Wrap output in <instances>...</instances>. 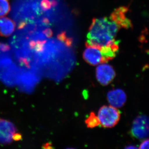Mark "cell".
<instances>
[{"label": "cell", "instance_id": "obj_1", "mask_svg": "<svg viewBox=\"0 0 149 149\" xmlns=\"http://www.w3.org/2000/svg\"><path fill=\"white\" fill-rule=\"evenodd\" d=\"M119 29L109 17L94 18L89 28L85 45L98 48L110 47L119 41L115 37Z\"/></svg>", "mask_w": 149, "mask_h": 149}, {"label": "cell", "instance_id": "obj_2", "mask_svg": "<svg viewBox=\"0 0 149 149\" xmlns=\"http://www.w3.org/2000/svg\"><path fill=\"white\" fill-rule=\"evenodd\" d=\"M97 117L102 127L112 128L120 120V113L117 108L111 105L104 106L99 110Z\"/></svg>", "mask_w": 149, "mask_h": 149}, {"label": "cell", "instance_id": "obj_3", "mask_svg": "<svg viewBox=\"0 0 149 149\" xmlns=\"http://www.w3.org/2000/svg\"><path fill=\"white\" fill-rule=\"evenodd\" d=\"M132 136L137 139H146L149 134L148 118L146 116H138L133 122L131 131Z\"/></svg>", "mask_w": 149, "mask_h": 149}, {"label": "cell", "instance_id": "obj_4", "mask_svg": "<svg viewBox=\"0 0 149 149\" xmlns=\"http://www.w3.org/2000/svg\"><path fill=\"white\" fill-rule=\"evenodd\" d=\"M96 78L101 85L105 86L111 83L116 76L113 68L108 64L99 65L96 68Z\"/></svg>", "mask_w": 149, "mask_h": 149}, {"label": "cell", "instance_id": "obj_5", "mask_svg": "<svg viewBox=\"0 0 149 149\" xmlns=\"http://www.w3.org/2000/svg\"><path fill=\"white\" fill-rule=\"evenodd\" d=\"M128 10L127 7H120L116 9L109 17V18L116 23L120 29H129L133 27L132 22L126 16Z\"/></svg>", "mask_w": 149, "mask_h": 149}, {"label": "cell", "instance_id": "obj_6", "mask_svg": "<svg viewBox=\"0 0 149 149\" xmlns=\"http://www.w3.org/2000/svg\"><path fill=\"white\" fill-rule=\"evenodd\" d=\"M16 130V127L12 123L0 118V143H10Z\"/></svg>", "mask_w": 149, "mask_h": 149}, {"label": "cell", "instance_id": "obj_7", "mask_svg": "<svg viewBox=\"0 0 149 149\" xmlns=\"http://www.w3.org/2000/svg\"><path fill=\"white\" fill-rule=\"evenodd\" d=\"M85 46L86 48L83 52V58L86 62L94 66L104 63L102 54L100 49L93 46Z\"/></svg>", "mask_w": 149, "mask_h": 149}, {"label": "cell", "instance_id": "obj_8", "mask_svg": "<svg viewBox=\"0 0 149 149\" xmlns=\"http://www.w3.org/2000/svg\"><path fill=\"white\" fill-rule=\"evenodd\" d=\"M107 98L111 105L116 108L124 105L126 100L125 92L120 89L110 91L107 95Z\"/></svg>", "mask_w": 149, "mask_h": 149}, {"label": "cell", "instance_id": "obj_9", "mask_svg": "<svg viewBox=\"0 0 149 149\" xmlns=\"http://www.w3.org/2000/svg\"><path fill=\"white\" fill-rule=\"evenodd\" d=\"M15 24L11 19L7 17H0V35L8 37L11 35L15 29Z\"/></svg>", "mask_w": 149, "mask_h": 149}, {"label": "cell", "instance_id": "obj_10", "mask_svg": "<svg viewBox=\"0 0 149 149\" xmlns=\"http://www.w3.org/2000/svg\"><path fill=\"white\" fill-rule=\"evenodd\" d=\"M85 123L87 127L93 128L100 125V121L97 116L94 112H91L89 117L85 120Z\"/></svg>", "mask_w": 149, "mask_h": 149}, {"label": "cell", "instance_id": "obj_11", "mask_svg": "<svg viewBox=\"0 0 149 149\" xmlns=\"http://www.w3.org/2000/svg\"><path fill=\"white\" fill-rule=\"evenodd\" d=\"M10 10L9 0H0V17L7 15Z\"/></svg>", "mask_w": 149, "mask_h": 149}, {"label": "cell", "instance_id": "obj_12", "mask_svg": "<svg viewBox=\"0 0 149 149\" xmlns=\"http://www.w3.org/2000/svg\"><path fill=\"white\" fill-rule=\"evenodd\" d=\"M139 149H148L149 148V140L148 139L143 141V143L140 145Z\"/></svg>", "mask_w": 149, "mask_h": 149}, {"label": "cell", "instance_id": "obj_13", "mask_svg": "<svg viewBox=\"0 0 149 149\" xmlns=\"http://www.w3.org/2000/svg\"><path fill=\"white\" fill-rule=\"evenodd\" d=\"M22 139V136L20 134L18 133H15L14 134L13 139L15 141H18L21 140Z\"/></svg>", "mask_w": 149, "mask_h": 149}, {"label": "cell", "instance_id": "obj_14", "mask_svg": "<svg viewBox=\"0 0 149 149\" xmlns=\"http://www.w3.org/2000/svg\"><path fill=\"white\" fill-rule=\"evenodd\" d=\"M51 146H51L50 144H46V145L44 146V148H52V147H51Z\"/></svg>", "mask_w": 149, "mask_h": 149}]
</instances>
